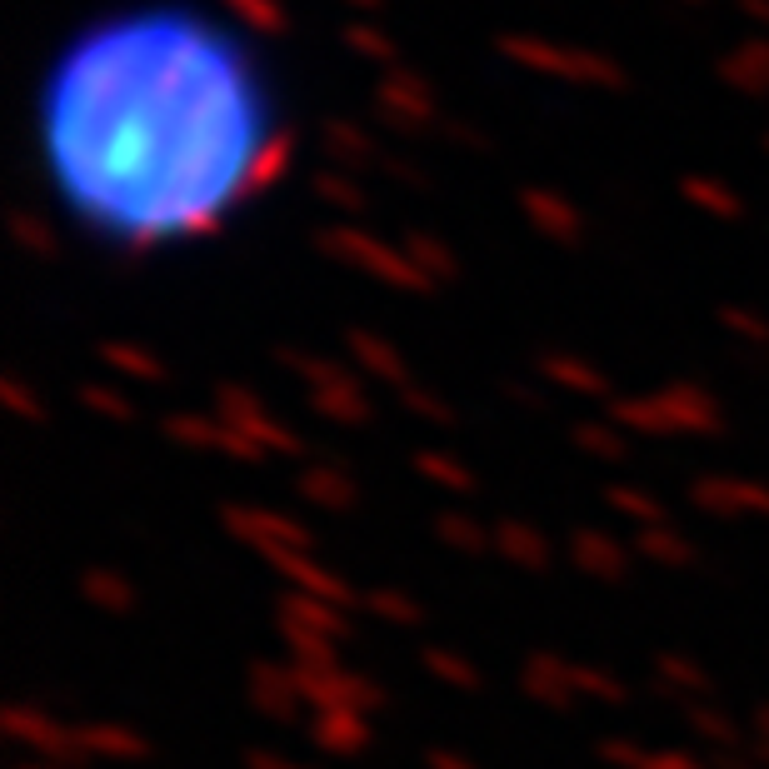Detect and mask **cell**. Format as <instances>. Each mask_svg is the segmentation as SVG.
Returning <instances> with one entry per match:
<instances>
[{"mask_svg": "<svg viewBox=\"0 0 769 769\" xmlns=\"http://www.w3.org/2000/svg\"><path fill=\"white\" fill-rule=\"evenodd\" d=\"M31 166L50 215L116 261L220 240L275 195L296 110L275 56L201 0H120L46 50Z\"/></svg>", "mask_w": 769, "mask_h": 769, "instance_id": "obj_1", "label": "cell"}]
</instances>
